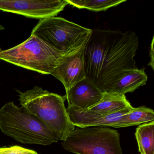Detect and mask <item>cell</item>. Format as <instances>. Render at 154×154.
I'll use <instances>...</instances> for the list:
<instances>
[{
    "label": "cell",
    "mask_w": 154,
    "mask_h": 154,
    "mask_svg": "<svg viewBox=\"0 0 154 154\" xmlns=\"http://www.w3.org/2000/svg\"><path fill=\"white\" fill-rule=\"evenodd\" d=\"M135 137L140 154H154V121L139 125Z\"/></svg>",
    "instance_id": "cell-14"
},
{
    "label": "cell",
    "mask_w": 154,
    "mask_h": 154,
    "mask_svg": "<svg viewBox=\"0 0 154 154\" xmlns=\"http://www.w3.org/2000/svg\"><path fill=\"white\" fill-rule=\"evenodd\" d=\"M132 106L121 111L109 115H98L89 113L73 107L68 106L66 110L70 120L75 127H110L113 128L122 117L128 113Z\"/></svg>",
    "instance_id": "cell-10"
},
{
    "label": "cell",
    "mask_w": 154,
    "mask_h": 154,
    "mask_svg": "<svg viewBox=\"0 0 154 154\" xmlns=\"http://www.w3.org/2000/svg\"><path fill=\"white\" fill-rule=\"evenodd\" d=\"M64 54L31 35L20 45L0 50V60L43 74H51Z\"/></svg>",
    "instance_id": "cell-4"
},
{
    "label": "cell",
    "mask_w": 154,
    "mask_h": 154,
    "mask_svg": "<svg viewBox=\"0 0 154 154\" xmlns=\"http://www.w3.org/2000/svg\"><path fill=\"white\" fill-rule=\"evenodd\" d=\"M92 29L60 17L40 20L31 32L53 48L67 54L86 44Z\"/></svg>",
    "instance_id": "cell-5"
},
{
    "label": "cell",
    "mask_w": 154,
    "mask_h": 154,
    "mask_svg": "<svg viewBox=\"0 0 154 154\" xmlns=\"http://www.w3.org/2000/svg\"><path fill=\"white\" fill-rule=\"evenodd\" d=\"M138 46L133 31L92 29L84 54L86 78L109 91L128 71L137 68L134 58Z\"/></svg>",
    "instance_id": "cell-1"
},
{
    "label": "cell",
    "mask_w": 154,
    "mask_h": 154,
    "mask_svg": "<svg viewBox=\"0 0 154 154\" xmlns=\"http://www.w3.org/2000/svg\"><path fill=\"white\" fill-rule=\"evenodd\" d=\"M21 107L39 119L57 135L66 140L75 126L71 122L65 105L66 96L36 86L24 92L17 90Z\"/></svg>",
    "instance_id": "cell-2"
},
{
    "label": "cell",
    "mask_w": 154,
    "mask_h": 154,
    "mask_svg": "<svg viewBox=\"0 0 154 154\" xmlns=\"http://www.w3.org/2000/svg\"><path fill=\"white\" fill-rule=\"evenodd\" d=\"M154 121V112L152 109L145 106L132 107L128 113L122 116L113 128H126Z\"/></svg>",
    "instance_id": "cell-13"
},
{
    "label": "cell",
    "mask_w": 154,
    "mask_h": 154,
    "mask_svg": "<svg viewBox=\"0 0 154 154\" xmlns=\"http://www.w3.org/2000/svg\"><path fill=\"white\" fill-rule=\"evenodd\" d=\"M1 50V49H0V50Z\"/></svg>",
    "instance_id": "cell-18"
},
{
    "label": "cell",
    "mask_w": 154,
    "mask_h": 154,
    "mask_svg": "<svg viewBox=\"0 0 154 154\" xmlns=\"http://www.w3.org/2000/svg\"><path fill=\"white\" fill-rule=\"evenodd\" d=\"M68 106L85 111L93 108L102 100L104 93L85 77L66 90Z\"/></svg>",
    "instance_id": "cell-9"
},
{
    "label": "cell",
    "mask_w": 154,
    "mask_h": 154,
    "mask_svg": "<svg viewBox=\"0 0 154 154\" xmlns=\"http://www.w3.org/2000/svg\"><path fill=\"white\" fill-rule=\"evenodd\" d=\"M0 154H38L34 150L15 146L9 147H0Z\"/></svg>",
    "instance_id": "cell-16"
},
{
    "label": "cell",
    "mask_w": 154,
    "mask_h": 154,
    "mask_svg": "<svg viewBox=\"0 0 154 154\" xmlns=\"http://www.w3.org/2000/svg\"><path fill=\"white\" fill-rule=\"evenodd\" d=\"M0 129L23 144L48 146L59 140L57 135L39 119L13 102L0 109Z\"/></svg>",
    "instance_id": "cell-3"
},
{
    "label": "cell",
    "mask_w": 154,
    "mask_h": 154,
    "mask_svg": "<svg viewBox=\"0 0 154 154\" xmlns=\"http://www.w3.org/2000/svg\"><path fill=\"white\" fill-rule=\"evenodd\" d=\"M147 80L148 76L144 69L130 70L117 82L108 92L125 95L145 85Z\"/></svg>",
    "instance_id": "cell-12"
},
{
    "label": "cell",
    "mask_w": 154,
    "mask_h": 154,
    "mask_svg": "<svg viewBox=\"0 0 154 154\" xmlns=\"http://www.w3.org/2000/svg\"><path fill=\"white\" fill-rule=\"evenodd\" d=\"M67 0L54 1H2L0 11L11 12L31 18H47L56 17L63 11Z\"/></svg>",
    "instance_id": "cell-7"
},
{
    "label": "cell",
    "mask_w": 154,
    "mask_h": 154,
    "mask_svg": "<svg viewBox=\"0 0 154 154\" xmlns=\"http://www.w3.org/2000/svg\"><path fill=\"white\" fill-rule=\"evenodd\" d=\"M103 93L101 101L93 108L85 111L94 114L109 115L131 107L125 95L113 93Z\"/></svg>",
    "instance_id": "cell-11"
},
{
    "label": "cell",
    "mask_w": 154,
    "mask_h": 154,
    "mask_svg": "<svg viewBox=\"0 0 154 154\" xmlns=\"http://www.w3.org/2000/svg\"><path fill=\"white\" fill-rule=\"evenodd\" d=\"M62 145L76 154H123L119 133L107 127H75Z\"/></svg>",
    "instance_id": "cell-6"
},
{
    "label": "cell",
    "mask_w": 154,
    "mask_h": 154,
    "mask_svg": "<svg viewBox=\"0 0 154 154\" xmlns=\"http://www.w3.org/2000/svg\"><path fill=\"white\" fill-rule=\"evenodd\" d=\"M154 37L152 38V42L150 45V51H149V57H150V62L148 64V66H150L153 70L154 69Z\"/></svg>",
    "instance_id": "cell-17"
},
{
    "label": "cell",
    "mask_w": 154,
    "mask_h": 154,
    "mask_svg": "<svg viewBox=\"0 0 154 154\" xmlns=\"http://www.w3.org/2000/svg\"><path fill=\"white\" fill-rule=\"evenodd\" d=\"M86 44L75 51L65 55L51 74L63 84L66 91L86 77L84 59Z\"/></svg>",
    "instance_id": "cell-8"
},
{
    "label": "cell",
    "mask_w": 154,
    "mask_h": 154,
    "mask_svg": "<svg viewBox=\"0 0 154 154\" xmlns=\"http://www.w3.org/2000/svg\"><path fill=\"white\" fill-rule=\"evenodd\" d=\"M126 0H67L68 4L79 9H86L95 12L105 11Z\"/></svg>",
    "instance_id": "cell-15"
}]
</instances>
